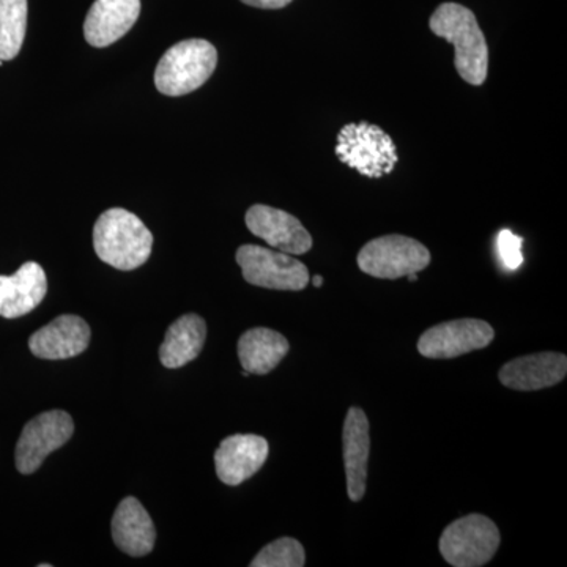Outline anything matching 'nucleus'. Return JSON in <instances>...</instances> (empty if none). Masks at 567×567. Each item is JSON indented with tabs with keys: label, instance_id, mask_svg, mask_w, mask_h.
Segmentation results:
<instances>
[{
	"label": "nucleus",
	"instance_id": "8",
	"mask_svg": "<svg viewBox=\"0 0 567 567\" xmlns=\"http://www.w3.org/2000/svg\"><path fill=\"white\" fill-rule=\"evenodd\" d=\"M74 432V423L63 410H50L33 417L22 429L14 451V462L22 475H32L44 458L65 445Z\"/></svg>",
	"mask_w": 567,
	"mask_h": 567
},
{
	"label": "nucleus",
	"instance_id": "10",
	"mask_svg": "<svg viewBox=\"0 0 567 567\" xmlns=\"http://www.w3.org/2000/svg\"><path fill=\"white\" fill-rule=\"evenodd\" d=\"M246 226L252 235L262 238L271 248L290 256L311 251L312 237L300 219L290 213L268 205H252L245 216Z\"/></svg>",
	"mask_w": 567,
	"mask_h": 567
},
{
	"label": "nucleus",
	"instance_id": "6",
	"mask_svg": "<svg viewBox=\"0 0 567 567\" xmlns=\"http://www.w3.org/2000/svg\"><path fill=\"white\" fill-rule=\"evenodd\" d=\"M363 274L379 279H399L420 274L431 264V252L404 235H385L369 241L357 257Z\"/></svg>",
	"mask_w": 567,
	"mask_h": 567
},
{
	"label": "nucleus",
	"instance_id": "15",
	"mask_svg": "<svg viewBox=\"0 0 567 567\" xmlns=\"http://www.w3.org/2000/svg\"><path fill=\"white\" fill-rule=\"evenodd\" d=\"M47 292V274L37 262H25L13 276H0V317L18 319L29 315Z\"/></svg>",
	"mask_w": 567,
	"mask_h": 567
},
{
	"label": "nucleus",
	"instance_id": "13",
	"mask_svg": "<svg viewBox=\"0 0 567 567\" xmlns=\"http://www.w3.org/2000/svg\"><path fill=\"white\" fill-rule=\"evenodd\" d=\"M141 0H96L84 22L85 41L106 48L125 37L136 24Z\"/></svg>",
	"mask_w": 567,
	"mask_h": 567
},
{
	"label": "nucleus",
	"instance_id": "4",
	"mask_svg": "<svg viewBox=\"0 0 567 567\" xmlns=\"http://www.w3.org/2000/svg\"><path fill=\"white\" fill-rule=\"evenodd\" d=\"M336 155L339 162L368 178L385 177L399 163L390 134L369 122L346 125L338 134Z\"/></svg>",
	"mask_w": 567,
	"mask_h": 567
},
{
	"label": "nucleus",
	"instance_id": "19",
	"mask_svg": "<svg viewBox=\"0 0 567 567\" xmlns=\"http://www.w3.org/2000/svg\"><path fill=\"white\" fill-rule=\"evenodd\" d=\"M289 349V341L278 331L252 328L238 341V358L246 372L265 375L278 368Z\"/></svg>",
	"mask_w": 567,
	"mask_h": 567
},
{
	"label": "nucleus",
	"instance_id": "1",
	"mask_svg": "<svg viewBox=\"0 0 567 567\" xmlns=\"http://www.w3.org/2000/svg\"><path fill=\"white\" fill-rule=\"evenodd\" d=\"M431 31L456 50L458 76L472 85H483L488 74V47L475 13L461 3H442L429 21Z\"/></svg>",
	"mask_w": 567,
	"mask_h": 567
},
{
	"label": "nucleus",
	"instance_id": "16",
	"mask_svg": "<svg viewBox=\"0 0 567 567\" xmlns=\"http://www.w3.org/2000/svg\"><path fill=\"white\" fill-rule=\"evenodd\" d=\"M342 440H344L347 492L352 502H360L365 494L369 453H371L369 421L363 410L357 406L349 410Z\"/></svg>",
	"mask_w": 567,
	"mask_h": 567
},
{
	"label": "nucleus",
	"instance_id": "18",
	"mask_svg": "<svg viewBox=\"0 0 567 567\" xmlns=\"http://www.w3.org/2000/svg\"><path fill=\"white\" fill-rule=\"evenodd\" d=\"M207 339V324L203 317L186 315L175 320L166 331L159 349V360L164 368L178 369L192 363L203 352Z\"/></svg>",
	"mask_w": 567,
	"mask_h": 567
},
{
	"label": "nucleus",
	"instance_id": "17",
	"mask_svg": "<svg viewBox=\"0 0 567 567\" xmlns=\"http://www.w3.org/2000/svg\"><path fill=\"white\" fill-rule=\"evenodd\" d=\"M112 539L130 557H145L155 547L156 529L134 496L123 499L112 517Z\"/></svg>",
	"mask_w": 567,
	"mask_h": 567
},
{
	"label": "nucleus",
	"instance_id": "3",
	"mask_svg": "<svg viewBox=\"0 0 567 567\" xmlns=\"http://www.w3.org/2000/svg\"><path fill=\"white\" fill-rule=\"evenodd\" d=\"M218 65V51L210 41L192 39L169 48L158 62L155 85L167 96L188 95L210 80Z\"/></svg>",
	"mask_w": 567,
	"mask_h": 567
},
{
	"label": "nucleus",
	"instance_id": "11",
	"mask_svg": "<svg viewBox=\"0 0 567 567\" xmlns=\"http://www.w3.org/2000/svg\"><path fill=\"white\" fill-rule=\"evenodd\" d=\"M268 453L270 447L264 436H227L215 453L216 475L227 486H240L262 468Z\"/></svg>",
	"mask_w": 567,
	"mask_h": 567
},
{
	"label": "nucleus",
	"instance_id": "23",
	"mask_svg": "<svg viewBox=\"0 0 567 567\" xmlns=\"http://www.w3.org/2000/svg\"><path fill=\"white\" fill-rule=\"evenodd\" d=\"M241 2L249 7H256V9L279 10L289 6L292 0H241Z\"/></svg>",
	"mask_w": 567,
	"mask_h": 567
},
{
	"label": "nucleus",
	"instance_id": "9",
	"mask_svg": "<svg viewBox=\"0 0 567 567\" xmlns=\"http://www.w3.org/2000/svg\"><path fill=\"white\" fill-rule=\"evenodd\" d=\"M494 338V328L484 320H451L421 334L417 352L431 360H450L473 350L486 349Z\"/></svg>",
	"mask_w": 567,
	"mask_h": 567
},
{
	"label": "nucleus",
	"instance_id": "2",
	"mask_svg": "<svg viewBox=\"0 0 567 567\" xmlns=\"http://www.w3.org/2000/svg\"><path fill=\"white\" fill-rule=\"evenodd\" d=\"M153 235L134 213L110 208L93 227V248L104 264L132 271L147 262Z\"/></svg>",
	"mask_w": 567,
	"mask_h": 567
},
{
	"label": "nucleus",
	"instance_id": "22",
	"mask_svg": "<svg viewBox=\"0 0 567 567\" xmlns=\"http://www.w3.org/2000/svg\"><path fill=\"white\" fill-rule=\"evenodd\" d=\"M522 245H524V238L507 229H503L496 237V252H498L499 262L506 270H517L524 264Z\"/></svg>",
	"mask_w": 567,
	"mask_h": 567
},
{
	"label": "nucleus",
	"instance_id": "24",
	"mask_svg": "<svg viewBox=\"0 0 567 567\" xmlns=\"http://www.w3.org/2000/svg\"><path fill=\"white\" fill-rule=\"evenodd\" d=\"M312 286H315V287H322L323 286V278H322V276H315V278H312Z\"/></svg>",
	"mask_w": 567,
	"mask_h": 567
},
{
	"label": "nucleus",
	"instance_id": "14",
	"mask_svg": "<svg viewBox=\"0 0 567 567\" xmlns=\"http://www.w3.org/2000/svg\"><path fill=\"white\" fill-rule=\"evenodd\" d=\"M567 374V358L563 353L544 352L517 358L503 365L499 382L517 391H537L557 385Z\"/></svg>",
	"mask_w": 567,
	"mask_h": 567
},
{
	"label": "nucleus",
	"instance_id": "7",
	"mask_svg": "<svg viewBox=\"0 0 567 567\" xmlns=\"http://www.w3.org/2000/svg\"><path fill=\"white\" fill-rule=\"evenodd\" d=\"M237 264L246 282L271 290H303L309 284L308 267L290 254L257 245L238 248Z\"/></svg>",
	"mask_w": 567,
	"mask_h": 567
},
{
	"label": "nucleus",
	"instance_id": "5",
	"mask_svg": "<svg viewBox=\"0 0 567 567\" xmlns=\"http://www.w3.org/2000/svg\"><path fill=\"white\" fill-rule=\"evenodd\" d=\"M499 532L494 522L481 514H470L453 522L440 537L445 561L456 567L487 565L499 547Z\"/></svg>",
	"mask_w": 567,
	"mask_h": 567
},
{
	"label": "nucleus",
	"instance_id": "12",
	"mask_svg": "<svg viewBox=\"0 0 567 567\" xmlns=\"http://www.w3.org/2000/svg\"><path fill=\"white\" fill-rule=\"evenodd\" d=\"M91 327L81 317L61 316L29 339V349L41 360H69L87 350Z\"/></svg>",
	"mask_w": 567,
	"mask_h": 567
},
{
	"label": "nucleus",
	"instance_id": "21",
	"mask_svg": "<svg viewBox=\"0 0 567 567\" xmlns=\"http://www.w3.org/2000/svg\"><path fill=\"white\" fill-rule=\"evenodd\" d=\"M305 548L292 537H281L268 544L251 561V567H301L305 566Z\"/></svg>",
	"mask_w": 567,
	"mask_h": 567
},
{
	"label": "nucleus",
	"instance_id": "20",
	"mask_svg": "<svg viewBox=\"0 0 567 567\" xmlns=\"http://www.w3.org/2000/svg\"><path fill=\"white\" fill-rule=\"evenodd\" d=\"M28 29V0H0V61L20 54Z\"/></svg>",
	"mask_w": 567,
	"mask_h": 567
}]
</instances>
